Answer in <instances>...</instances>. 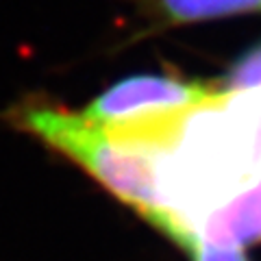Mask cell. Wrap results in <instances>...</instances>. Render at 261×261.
<instances>
[{
    "instance_id": "6da1fadb",
    "label": "cell",
    "mask_w": 261,
    "mask_h": 261,
    "mask_svg": "<svg viewBox=\"0 0 261 261\" xmlns=\"http://www.w3.org/2000/svg\"><path fill=\"white\" fill-rule=\"evenodd\" d=\"M18 122L46 146L79 163L105 190L135 209L181 248L190 250L194 246V233L168 207L159 183L154 181L157 172L137 146L122 142L83 113L55 107H27L20 111Z\"/></svg>"
},
{
    "instance_id": "7a4b0ae2",
    "label": "cell",
    "mask_w": 261,
    "mask_h": 261,
    "mask_svg": "<svg viewBox=\"0 0 261 261\" xmlns=\"http://www.w3.org/2000/svg\"><path fill=\"white\" fill-rule=\"evenodd\" d=\"M218 92V87L205 83L137 74L105 89L81 113L107 128H128L142 122V130L137 133L126 137L118 135L122 142L133 146L146 133L150 122H183L194 109L214 100Z\"/></svg>"
},
{
    "instance_id": "3957f363",
    "label": "cell",
    "mask_w": 261,
    "mask_h": 261,
    "mask_svg": "<svg viewBox=\"0 0 261 261\" xmlns=\"http://www.w3.org/2000/svg\"><path fill=\"white\" fill-rule=\"evenodd\" d=\"M196 240L246 246L261 240V178L242 187L194 224Z\"/></svg>"
},
{
    "instance_id": "277c9868",
    "label": "cell",
    "mask_w": 261,
    "mask_h": 261,
    "mask_svg": "<svg viewBox=\"0 0 261 261\" xmlns=\"http://www.w3.org/2000/svg\"><path fill=\"white\" fill-rule=\"evenodd\" d=\"M163 20L183 24L261 11V0H154Z\"/></svg>"
},
{
    "instance_id": "5b68a950",
    "label": "cell",
    "mask_w": 261,
    "mask_h": 261,
    "mask_svg": "<svg viewBox=\"0 0 261 261\" xmlns=\"http://www.w3.org/2000/svg\"><path fill=\"white\" fill-rule=\"evenodd\" d=\"M194 261H248L242 246L231 244H216L207 240H196L194 246L187 250Z\"/></svg>"
}]
</instances>
